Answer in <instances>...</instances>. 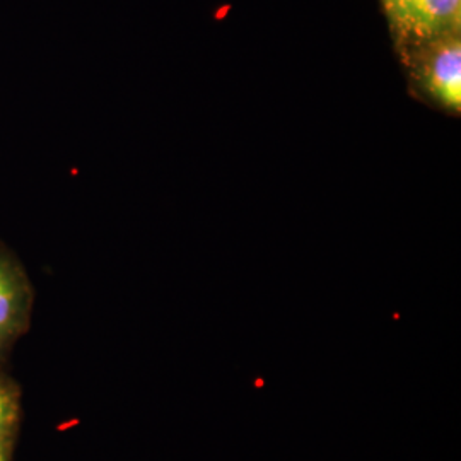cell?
Masks as SVG:
<instances>
[{
	"mask_svg": "<svg viewBox=\"0 0 461 461\" xmlns=\"http://www.w3.org/2000/svg\"><path fill=\"white\" fill-rule=\"evenodd\" d=\"M265 383L262 381V378H258V381H257V386H264Z\"/></svg>",
	"mask_w": 461,
	"mask_h": 461,
	"instance_id": "cell-6",
	"label": "cell"
},
{
	"mask_svg": "<svg viewBox=\"0 0 461 461\" xmlns=\"http://www.w3.org/2000/svg\"><path fill=\"white\" fill-rule=\"evenodd\" d=\"M33 291L16 258L0 248V354L30 329Z\"/></svg>",
	"mask_w": 461,
	"mask_h": 461,
	"instance_id": "cell-3",
	"label": "cell"
},
{
	"mask_svg": "<svg viewBox=\"0 0 461 461\" xmlns=\"http://www.w3.org/2000/svg\"><path fill=\"white\" fill-rule=\"evenodd\" d=\"M395 40L407 49L445 34L461 33V0H379Z\"/></svg>",
	"mask_w": 461,
	"mask_h": 461,
	"instance_id": "cell-2",
	"label": "cell"
},
{
	"mask_svg": "<svg viewBox=\"0 0 461 461\" xmlns=\"http://www.w3.org/2000/svg\"><path fill=\"white\" fill-rule=\"evenodd\" d=\"M23 395L14 379L0 371V434H19Z\"/></svg>",
	"mask_w": 461,
	"mask_h": 461,
	"instance_id": "cell-4",
	"label": "cell"
},
{
	"mask_svg": "<svg viewBox=\"0 0 461 461\" xmlns=\"http://www.w3.org/2000/svg\"><path fill=\"white\" fill-rule=\"evenodd\" d=\"M413 89L449 113L461 110V33L398 50Z\"/></svg>",
	"mask_w": 461,
	"mask_h": 461,
	"instance_id": "cell-1",
	"label": "cell"
},
{
	"mask_svg": "<svg viewBox=\"0 0 461 461\" xmlns=\"http://www.w3.org/2000/svg\"><path fill=\"white\" fill-rule=\"evenodd\" d=\"M17 434H0V461L14 460Z\"/></svg>",
	"mask_w": 461,
	"mask_h": 461,
	"instance_id": "cell-5",
	"label": "cell"
},
{
	"mask_svg": "<svg viewBox=\"0 0 461 461\" xmlns=\"http://www.w3.org/2000/svg\"><path fill=\"white\" fill-rule=\"evenodd\" d=\"M2 357H4V356L0 354V371H2Z\"/></svg>",
	"mask_w": 461,
	"mask_h": 461,
	"instance_id": "cell-7",
	"label": "cell"
}]
</instances>
